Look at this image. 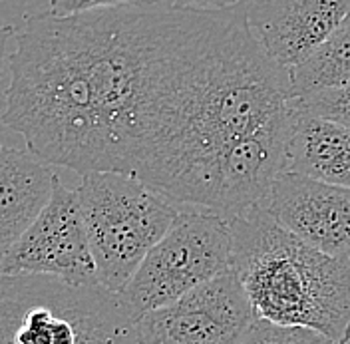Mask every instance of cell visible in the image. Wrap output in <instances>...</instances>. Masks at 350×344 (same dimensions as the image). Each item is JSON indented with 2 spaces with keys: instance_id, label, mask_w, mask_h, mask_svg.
I'll list each match as a JSON object with an SVG mask.
<instances>
[{
  "instance_id": "obj_18",
  "label": "cell",
  "mask_w": 350,
  "mask_h": 344,
  "mask_svg": "<svg viewBox=\"0 0 350 344\" xmlns=\"http://www.w3.org/2000/svg\"><path fill=\"white\" fill-rule=\"evenodd\" d=\"M338 344H350V330L347 332V336H345V339H342V341H340Z\"/></svg>"
},
{
  "instance_id": "obj_4",
  "label": "cell",
  "mask_w": 350,
  "mask_h": 344,
  "mask_svg": "<svg viewBox=\"0 0 350 344\" xmlns=\"http://www.w3.org/2000/svg\"><path fill=\"white\" fill-rule=\"evenodd\" d=\"M0 344H146L139 317L104 285L2 275Z\"/></svg>"
},
{
  "instance_id": "obj_6",
  "label": "cell",
  "mask_w": 350,
  "mask_h": 344,
  "mask_svg": "<svg viewBox=\"0 0 350 344\" xmlns=\"http://www.w3.org/2000/svg\"><path fill=\"white\" fill-rule=\"evenodd\" d=\"M231 265L229 219L207 209L181 207L172 229L148 253L120 295L142 319L227 273Z\"/></svg>"
},
{
  "instance_id": "obj_3",
  "label": "cell",
  "mask_w": 350,
  "mask_h": 344,
  "mask_svg": "<svg viewBox=\"0 0 350 344\" xmlns=\"http://www.w3.org/2000/svg\"><path fill=\"white\" fill-rule=\"evenodd\" d=\"M229 223L231 269L257 317L308 326L340 343L350 330V261L321 253L261 207Z\"/></svg>"
},
{
  "instance_id": "obj_17",
  "label": "cell",
  "mask_w": 350,
  "mask_h": 344,
  "mask_svg": "<svg viewBox=\"0 0 350 344\" xmlns=\"http://www.w3.org/2000/svg\"><path fill=\"white\" fill-rule=\"evenodd\" d=\"M177 8H196V10H225L243 4V0H161Z\"/></svg>"
},
{
  "instance_id": "obj_13",
  "label": "cell",
  "mask_w": 350,
  "mask_h": 344,
  "mask_svg": "<svg viewBox=\"0 0 350 344\" xmlns=\"http://www.w3.org/2000/svg\"><path fill=\"white\" fill-rule=\"evenodd\" d=\"M291 76V94L303 98L314 92L342 88L350 84V16L342 22L321 48L310 54L305 62L293 70Z\"/></svg>"
},
{
  "instance_id": "obj_12",
  "label": "cell",
  "mask_w": 350,
  "mask_h": 344,
  "mask_svg": "<svg viewBox=\"0 0 350 344\" xmlns=\"http://www.w3.org/2000/svg\"><path fill=\"white\" fill-rule=\"evenodd\" d=\"M284 172L350 189V129L295 104Z\"/></svg>"
},
{
  "instance_id": "obj_15",
  "label": "cell",
  "mask_w": 350,
  "mask_h": 344,
  "mask_svg": "<svg viewBox=\"0 0 350 344\" xmlns=\"http://www.w3.org/2000/svg\"><path fill=\"white\" fill-rule=\"evenodd\" d=\"M295 104L312 116L325 118L350 129V84L295 98Z\"/></svg>"
},
{
  "instance_id": "obj_2",
  "label": "cell",
  "mask_w": 350,
  "mask_h": 344,
  "mask_svg": "<svg viewBox=\"0 0 350 344\" xmlns=\"http://www.w3.org/2000/svg\"><path fill=\"white\" fill-rule=\"evenodd\" d=\"M144 4L30 16L14 36L4 124L50 166L128 173Z\"/></svg>"
},
{
  "instance_id": "obj_10",
  "label": "cell",
  "mask_w": 350,
  "mask_h": 344,
  "mask_svg": "<svg viewBox=\"0 0 350 344\" xmlns=\"http://www.w3.org/2000/svg\"><path fill=\"white\" fill-rule=\"evenodd\" d=\"M245 18L261 50L293 70L350 16V0H245Z\"/></svg>"
},
{
  "instance_id": "obj_11",
  "label": "cell",
  "mask_w": 350,
  "mask_h": 344,
  "mask_svg": "<svg viewBox=\"0 0 350 344\" xmlns=\"http://www.w3.org/2000/svg\"><path fill=\"white\" fill-rule=\"evenodd\" d=\"M58 175L22 148L0 150V253L4 255L54 197Z\"/></svg>"
},
{
  "instance_id": "obj_8",
  "label": "cell",
  "mask_w": 350,
  "mask_h": 344,
  "mask_svg": "<svg viewBox=\"0 0 350 344\" xmlns=\"http://www.w3.org/2000/svg\"><path fill=\"white\" fill-rule=\"evenodd\" d=\"M257 313L233 269L139 319L146 344H241Z\"/></svg>"
},
{
  "instance_id": "obj_1",
  "label": "cell",
  "mask_w": 350,
  "mask_h": 344,
  "mask_svg": "<svg viewBox=\"0 0 350 344\" xmlns=\"http://www.w3.org/2000/svg\"><path fill=\"white\" fill-rule=\"evenodd\" d=\"M291 109L288 70L255 42L243 4L144 6L130 175L199 209L223 153Z\"/></svg>"
},
{
  "instance_id": "obj_9",
  "label": "cell",
  "mask_w": 350,
  "mask_h": 344,
  "mask_svg": "<svg viewBox=\"0 0 350 344\" xmlns=\"http://www.w3.org/2000/svg\"><path fill=\"white\" fill-rule=\"evenodd\" d=\"M261 209L321 253L350 261L349 187L281 172Z\"/></svg>"
},
{
  "instance_id": "obj_19",
  "label": "cell",
  "mask_w": 350,
  "mask_h": 344,
  "mask_svg": "<svg viewBox=\"0 0 350 344\" xmlns=\"http://www.w3.org/2000/svg\"><path fill=\"white\" fill-rule=\"evenodd\" d=\"M243 2H245V0H243Z\"/></svg>"
},
{
  "instance_id": "obj_14",
  "label": "cell",
  "mask_w": 350,
  "mask_h": 344,
  "mask_svg": "<svg viewBox=\"0 0 350 344\" xmlns=\"http://www.w3.org/2000/svg\"><path fill=\"white\" fill-rule=\"evenodd\" d=\"M241 344H338L330 336L299 324H281L267 319H255Z\"/></svg>"
},
{
  "instance_id": "obj_16",
  "label": "cell",
  "mask_w": 350,
  "mask_h": 344,
  "mask_svg": "<svg viewBox=\"0 0 350 344\" xmlns=\"http://www.w3.org/2000/svg\"><path fill=\"white\" fill-rule=\"evenodd\" d=\"M161 0H50V14L54 16H76L94 10H108L122 6H137V4H153Z\"/></svg>"
},
{
  "instance_id": "obj_5",
  "label": "cell",
  "mask_w": 350,
  "mask_h": 344,
  "mask_svg": "<svg viewBox=\"0 0 350 344\" xmlns=\"http://www.w3.org/2000/svg\"><path fill=\"white\" fill-rule=\"evenodd\" d=\"M76 194L100 285L122 293L181 207L142 179L118 172L82 175Z\"/></svg>"
},
{
  "instance_id": "obj_7",
  "label": "cell",
  "mask_w": 350,
  "mask_h": 344,
  "mask_svg": "<svg viewBox=\"0 0 350 344\" xmlns=\"http://www.w3.org/2000/svg\"><path fill=\"white\" fill-rule=\"evenodd\" d=\"M2 275H50L70 285H100L76 189L56 181L54 197L2 255Z\"/></svg>"
}]
</instances>
